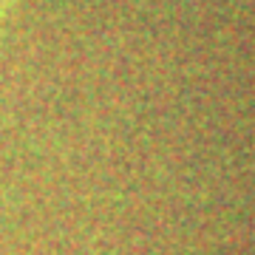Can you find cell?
Listing matches in <instances>:
<instances>
[{"mask_svg":"<svg viewBox=\"0 0 255 255\" xmlns=\"http://www.w3.org/2000/svg\"><path fill=\"white\" fill-rule=\"evenodd\" d=\"M20 6V0H0V34H3V28H6V23H9L11 11Z\"/></svg>","mask_w":255,"mask_h":255,"instance_id":"1","label":"cell"}]
</instances>
